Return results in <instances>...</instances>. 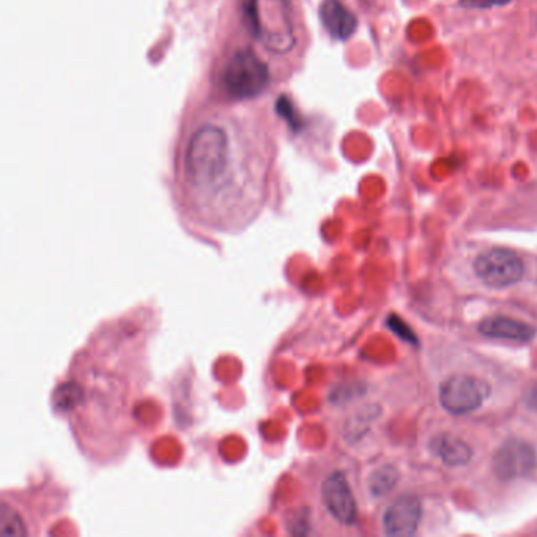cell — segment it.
I'll return each mask as SVG.
<instances>
[{"instance_id": "obj_12", "label": "cell", "mask_w": 537, "mask_h": 537, "mask_svg": "<svg viewBox=\"0 0 537 537\" xmlns=\"http://www.w3.org/2000/svg\"><path fill=\"white\" fill-rule=\"evenodd\" d=\"M397 471L393 467H383L382 470L375 471L371 479V490L377 497H382L386 493L391 492L396 486Z\"/></svg>"}, {"instance_id": "obj_13", "label": "cell", "mask_w": 537, "mask_h": 537, "mask_svg": "<svg viewBox=\"0 0 537 537\" xmlns=\"http://www.w3.org/2000/svg\"><path fill=\"white\" fill-rule=\"evenodd\" d=\"M511 4V0H459L460 7L468 10H489L493 7H504Z\"/></svg>"}, {"instance_id": "obj_9", "label": "cell", "mask_w": 537, "mask_h": 537, "mask_svg": "<svg viewBox=\"0 0 537 537\" xmlns=\"http://www.w3.org/2000/svg\"><path fill=\"white\" fill-rule=\"evenodd\" d=\"M320 19L326 32L336 40H349L358 29V18L342 0H322Z\"/></svg>"}, {"instance_id": "obj_4", "label": "cell", "mask_w": 537, "mask_h": 537, "mask_svg": "<svg viewBox=\"0 0 537 537\" xmlns=\"http://www.w3.org/2000/svg\"><path fill=\"white\" fill-rule=\"evenodd\" d=\"M440 404L451 415L462 416L481 408L490 396V385L475 375L457 374L440 386Z\"/></svg>"}, {"instance_id": "obj_6", "label": "cell", "mask_w": 537, "mask_h": 537, "mask_svg": "<svg viewBox=\"0 0 537 537\" xmlns=\"http://www.w3.org/2000/svg\"><path fill=\"white\" fill-rule=\"evenodd\" d=\"M492 467L503 481L531 475L537 467L536 449L523 440H508L495 452Z\"/></svg>"}, {"instance_id": "obj_11", "label": "cell", "mask_w": 537, "mask_h": 537, "mask_svg": "<svg viewBox=\"0 0 537 537\" xmlns=\"http://www.w3.org/2000/svg\"><path fill=\"white\" fill-rule=\"evenodd\" d=\"M430 451L449 467L467 465L473 457V451L465 441L452 435H437L430 441Z\"/></svg>"}, {"instance_id": "obj_7", "label": "cell", "mask_w": 537, "mask_h": 537, "mask_svg": "<svg viewBox=\"0 0 537 537\" xmlns=\"http://www.w3.org/2000/svg\"><path fill=\"white\" fill-rule=\"evenodd\" d=\"M323 508L341 525H353L356 520V501L349 479L342 471L326 476L320 487Z\"/></svg>"}, {"instance_id": "obj_10", "label": "cell", "mask_w": 537, "mask_h": 537, "mask_svg": "<svg viewBox=\"0 0 537 537\" xmlns=\"http://www.w3.org/2000/svg\"><path fill=\"white\" fill-rule=\"evenodd\" d=\"M482 336L492 339H501L508 342H530L536 336V330L528 323L520 320L504 317V315H493L489 319L482 320L479 325Z\"/></svg>"}, {"instance_id": "obj_1", "label": "cell", "mask_w": 537, "mask_h": 537, "mask_svg": "<svg viewBox=\"0 0 537 537\" xmlns=\"http://www.w3.org/2000/svg\"><path fill=\"white\" fill-rule=\"evenodd\" d=\"M229 169V138L223 128L200 126L189 139L185 156L186 182L197 193H215Z\"/></svg>"}, {"instance_id": "obj_5", "label": "cell", "mask_w": 537, "mask_h": 537, "mask_svg": "<svg viewBox=\"0 0 537 537\" xmlns=\"http://www.w3.org/2000/svg\"><path fill=\"white\" fill-rule=\"evenodd\" d=\"M475 271L486 286L506 289L514 286L525 275L522 259L514 251L493 248L476 257Z\"/></svg>"}, {"instance_id": "obj_8", "label": "cell", "mask_w": 537, "mask_h": 537, "mask_svg": "<svg viewBox=\"0 0 537 537\" xmlns=\"http://www.w3.org/2000/svg\"><path fill=\"white\" fill-rule=\"evenodd\" d=\"M421 503L418 498L404 495L399 500L389 504L383 515V531L386 536L408 537L418 531L421 522Z\"/></svg>"}, {"instance_id": "obj_2", "label": "cell", "mask_w": 537, "mask_h": 537, "mask_svg": "<svg viewBox=\"0 0 537 537\" xmlns=\"http://www.w3.org/2000/svg\"><path fill=\"white\" fill-rule=\"evenodd\" d=\"M252 34L273 54H287L297 45L289 0H249Z\"/></svg>"}, {"instance_id": "obj_3", "label": "cell", "mask_w": 537, "mask_h": 537, "mask_svg": "<svg viewBox=\"0 0 537 537\" xmlns=\"http://www.w3.org/2000/svg\"><path fill=\"white\" fill-rule=\"evenodd\" d=\"M221 84L232 100H251L268 89L270 71L256 52L238 51L224 68Z\"/></svg>"}, {"instance_id": "obj_14", "label": "cell", "mask_w": 537, "mask_h": 537, "mask_svg": "<svg viewBox=\"0 0 537 537\" xmlns=\"http://www.w3.org/2000/svg\"><path fill=\"white\" fill-rule=\"evenodd\" d=\"M388 325L391 326V330L397 333V336H400V338L408 342H416L415 333L405 325V322H402L399 317H396V315L388 320Z\"/></svg>"}]
</instances>
